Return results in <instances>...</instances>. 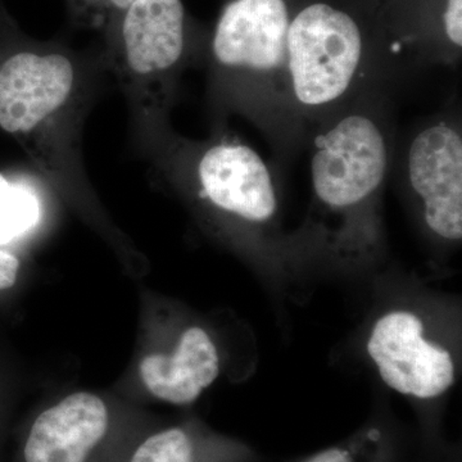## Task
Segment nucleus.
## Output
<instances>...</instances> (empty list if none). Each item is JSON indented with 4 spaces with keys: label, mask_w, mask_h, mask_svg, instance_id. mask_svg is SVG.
<instances>
[{
    "label": "nucleus",
    "mask_w": 462,
    "mask_h": 462,
    "mask_svg": "<svg viewBox=\"0 0 462 462\" xmlns=\"http://www.w3.org/2000/svg\"><path fill=\"white\" fill-rule=\"evenodd\" d=\"M83 97L80 72L66 54L18 51L0 65V129L62 188L85 182Z\"/></svg>",
    "instance_id": "f257e3e1"
},
{
    "label": "nucleus",
    "mask_w": 462,
    "mask_h": 462,
    "mask_svg": "<svg viewBox=\"0 0 462 462\" xmlns=\"http://www.w3.org/2000/svg\"><path fill=\"white\" fill-rule=\"evenodd\" d=\"M116 23V75L139 116L154 123L165 111L170 81L184 54V5L181 0H136Z\"/></svg>",
    "instance_id": "f03ea898"
},
{
    "label": "nucleus",
    "mask_w": 462,
    "mask_h": 462,
    "mask_svg": "<svg viewBox=\"0 0 462 462\" xmlns=\"http://www.w3.org/2000/svg\"><path fill=\"white\" fill-rule=\"evenodd\" d=\"M364 57L357 23L342 9L314 3L289 23L284 75L297 105L327 107L351 89Z\"/></svg>",
    "instance_id": "7ed1b4c3"
},
{
    "label": "nucleus",
    "mask_w": 462,
    "mask_h": 462,
    "mask_svg": "<svg viewBox=\"0 0 462 462\" xmlns=\"http://www.w3.org/2000/svg\"><path fill=\"white\" fill-rule=\"evenodd\" d=\"M424 325L409 311H393L374 325L367 352L389 388L430 400L439 397L455 382L452 356L422 336Z\"/></svg>",
    "instance_id": "20e7f679"
},
{
    "label": "nucleus",
    "mask_w": 462,
    "mask_h": 462,
    "mask_svg": "<svg viewBox=\"0 0 462 462\" xmlns=\"http://www.w3.org/2000/svg\"><path fill=\"white\" fill-rule=\"evenodd\" d=\"M406 175L425 224L451 242L462 236V136L448 123L422 129L407 152Z\"/></svg>",
    "instance_id": "39448f33"
},
{
    "label": "nucleus",
    "mask_w": 462,
    "mask_h": 462,
    "mask_svg": "<svg viewBox=\"0 0 462 462\" xmlns=\"http://www.w3.org/2000/svg\"><path fill=\"white\" fill-rule=\"evenodd\" d=\"M291 16L285 0H233L216 25L212 53L233 74H284Z\"/></svg>",
    "instance_id": "423d86ee"
},
{
    "label": "nucleus",
    "mask_w": 462,
    "mask_h": 462,
    "mask_svg": "<svg viewBox=\"0 0 462 462\" xmlns=\"http://www.w3.org/2000/svg\"><path fill=\"white\" fill-rule=\"evenodd\" d=\"M200 199L224 214L248 223H266L275 215L272 172L263 157L238 142H217L203 149L193 165Z\"/></svg>",
    "instance_id": "0eeeda50"
},
{
    "label": "nucleus",
    "mask_w": 462,
    "mask_h": 462,
    "mask_svg": "<svg viewBox=\"0 0 462 462\" xmlns=\"http://www.w3.org/2000/svg\"><path fill=\"white\" fill-rule=\"evenodd\" d=\"M109 428L105 401L89 392H76L33 420L23 445V462H90Z\"/></svg>",
    "instance_id": "6e6552de"
},
{
    "label": "nucleus",
    "mask_w": 462,
    "mask_h": 462,
    "mask_svg": "<svg viewBox=\"0 0 462 462\" xmlns=\"http://www.w3.org/2000/svg\"><path fill=\"white\" fill-rule=\"evenodd\" d=\"M218 373L217 348L207 331L199 327L182 333L172 355L151 354L139 365V374L149 393L178 406L194 402Z\"/></svg>",
    "instance_id": "1a4fd4ad"
},
{
    "label": "nucleus",
    "mask_w": 462,
    "mask_h": 462,
    "mask_svg": "<svg viewBox=\"0 0 462 462\" xmlns=\"http://www.w3.org/2000/svg\"><path fill=\"white\" fill-rule=\"evenodd\" d=\"M39 217L41 207L32 191L0 172V245L5 247L21 238Z\"/></svg>",
    "instance_id": "9d476101"
},
{
    "label": "nucleus",
    "mask_w": 462,
    "mask_h": 462,
    "mask_svg": "<svg viewBox=\"0 0 462 462\" xmlns=\"http://www.w3.org/2000/svg\"><path fill=\"white\" fill-rule=\"evenodd\" d=\"M129 462H196L194 443L181 428H170L143 440Z\"/></svg>",
    "instance_id": "9b49d317"
},
{
    "label": "nucleus",
    "mask_w": 462,
    "mask_h": 462,
    "mask_svg": "<svg viewBox=\"0 0 462 462\" xmlns=\"http://www.w3.org/2000/svg\"><path fill=\"white\" fill-rule=\"evenodd\" d=\"M443 27L448 42L460 50L462 47V0H447Z\"/></svg>",
    "instance_id": "f8f14e48"
},
{
    "label": "nucleus",
    "mask_w": 462,
    "mask_h": 462,
    "mask_svg": "<svg viewBox=\"0 0 462 462\" xmlns=\"http://www.w3.org/2000/svg\"><path fill=\"white\" fill-rule=\"evenodd\" d=\"M20 270V258L0 245V291H8L16 285Z\"/></svg>",
    "instance_id": "ddd939ff"
},
{
    "label": "nucleus",
    "mask_w": 462,
    "mask_h": 462,
    "mask_svg": "<svg viewBox=\"0 0 462 462\" xmlns=\"http://www.w3.org/2000/svg\"><path fill=\"white\" fill-rule=\"evenodd\" d=\"M75 2L98 11L108 12L117 17L136 0H75Z\"/></svg>",
    "instance_id": "4468645a"
},
{
    "label": "nucleus",
    "mask_w": 462,
    "mask_h": 462,
    "mask_svg": "<svg viewBox=\"0 0 462 462\" xmlns=\"http://www.w3.org/2000/svg\"><path fill=\"white\" fill-rule=\"evenodd\" d=\"M305 462H352L351 455L342 448H329L319 452Z\"/></svg>",
    "instance_id": "2eb2a0df"
}]
</instances>
